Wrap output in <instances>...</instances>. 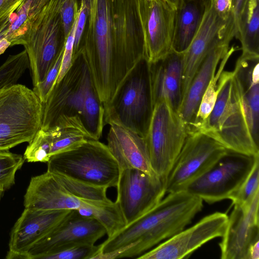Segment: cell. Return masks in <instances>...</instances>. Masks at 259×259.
Listing matches in <instances>:
<instances>
[{
    "mask_svg": "<svg viewBox=\"0 0 259 259\" xmlns=\"http://www.w3.org/2000/svg\"><path fill=\"white\" fill-rule=\"evenodd\" d=\"M41 129L72 127L88 139L99 140L105 124L104 109L82 51L43 104Z\"/></svg>",
    "mask_w": 259,
    "mask_h": 259,
    "instance_id": "1",
    "label": "cell"
},
{
    "mask_svg": "<svg viewBox=\"0 0 259 259\" xmlns=\"http://www.w3.org/2000/svg\"><path fill=\"white\" fill-rule=\"evenodd\" d=\"M203 207V200L186 190L168 193L158 204L99 245L100 253L113 252L133 244L119 256L138 258L191 223Z\"/></svg>",
    "mask_w": 259,
    "mask_h": 259,
    "instance_id": "2",
    "label": "cell"
},
{
    "mask_svg": "<svg viewBox=\"0 0 259 259\" xmlns=\"http://www.w3.org/2000/svg\"><path fill=\"white\" fill-rule=\"evenodd\" d=\"M82 52L103 106L121 82L113 38L110 0H92Z\"/></svg>",
    "mask_w": 259,
    "mask_h": 259,
    "instance_id": "3",
    "label": "cell"
},
{
    "mask_svg": "<svg viewBox=\"0 0 259 259\" xmlns=\"http://www.w3.org/2000/svg\"><path fill=\"white\" fill-rule=\"evenodd\" d=\"M213 108L196 132L215 140L227 149L238 153L259 154L245 116L240 90L233 71L224 70Z\"/></svg>",
    "mask_w": 259,
    "mask_h": 259,
    "instance_id": "4",
    "label": "cell"
},
{
    "mask_svg": "<svg viewBox=\"0 0 259 259\" xmlns=\"http://www.w3.org/2000/svg\"><path fill=\"white\" fill-rule=\"evenodd\" d=\"M103 106L105 123L120 125L145 138L154 109L150 64L146 57L130 70Z\"/></svg>",
    "mask_w": 259,
    "mask_h": 259,
    "instance_id": "5",
    "label": "cell"
},
{
    "mask_svg": "<svg viewBox=\"0 0 259 259\" xmlns=\"http://www.w3.org/2000/svg\"><path fill=\"white\" fill-rule=\"evenodd\" d=\"M47 171L96 186L116 187L120 169L107 145L88 139L80 146L52 156Z\"/></svg>",
    "mask_w": 259,
    "mask_h": 259,
    "instance_id": "6",
    "label": "cell"
},
{
    "mask_svg": "<svg viewBox=\"0 0 259 259\" xmlns=\"http://www.w3.org/2000/svg\"><path fill=\"white\" fill-rule=\"evenodd\" d=\"M44 105L32 90L16 83L0 89V150L29 143L41 129Z\"/></svg>",
    "mask_w": 259,
    "mask_h": 259,
    "instance_id": "7",
    "label": "cell"
},
{
    "mask_svg": "<svg viewBox=\"0 0 259 259\" xmlns=\"http://www.w3.org/2000/svg\"><path fill=\"white\" fill-rule=\"evenodd\" d=\"M187 135L186 125L167 102L154 105L145 139L152 168L165 184Z\"/></svg>",
    "mask_w": 259,
    "mask_h": 259,
    "instance_id": "8",
    "label": "cell"
},
{
    "mask_svg": "<svg viewBox=\"0 0 259 259\" xmlns=\"http://www.w3.org/2000/svg\"><path fill=\"white\" fill-rule=\"evenodd\" d=\"M259 154L248 155L228 150L206 172L186 189L203 201L213 203L229 199L239 189Z\"/></svg>",
    "mask_w": 259,
    "mask_h": 259,
    "instance_id": "9",
    "label": "cell"
},
{
    "mask_svg": "<svg viewBox=\"0 0 259 259\" xmlns=\"http://www.w3.org/2000/svg\"><path fill=\"white\" fill-rule=\"evenodd\" d=\"M227 151L223 145L205 134L188 133L166 180V193L185 190Z\"/></svg>",
    "mask_w": 259,
    "mask_h": 259,
    "instance_id": "10",
    "label": "cell"
},
{
    "mask_svg": "<svg viewBox=\"0 0 259 259\" xmlns=\"http://www.w3.org/2000/svg\"><path fill=\"white\" fill-rule=\"evenodd\" d=\"M113 38L121 81L146 57L138 0H110Z\"/></svg>",
    "mask_w": 259,
    "mask_h": 259,
    "instance_id": "11",
    "label": "cell"
},
{
    "mask_svg": "<svg viewBox=\"0 0 259 259\" xmlns=\"http://www.w3.org/2000/svg\"><path fill=\"white\" fill-rule=\"evenodd\" d=\"M118 206L126 225L154 208L166 194L165 183L156 174L136 168L120 171L117 185Z\"/></svg>",
    "mask_w": 259,
    "mask_h": 259,
    "instance_id": "12",
    "label": "cell"
},
{
    "mask_svg": "<svg viewBox=\"0 0 259 259\" xmlns=\"http://www.w3.org/2000/svg\"><path fill=\"white\" fill-rule=\"evenodd\" d=\"M106 234L103 225L95 219L71 210L45 237L28 252V259H42L65 248L80 244L94 245Z\"/></svg>",
    "mask_w": 259,
    "mask_h": 259,
    "instance_id": "13",
    "label": "cell"
},
{
    "mask_svg": "<svg viewBox=\"0 0 259 259\" xmlns=\"http://www.w3.org/2000/svg\"><path fill=\"white\" fill-rule=\"evenodd\" d=\"M228 215L215 212L201 219L193 226L185 229L158 244L137 258L181 259L210 240L222 237L227 224Z\"/></svg>",
    "mask_w": 259,
    "mask_h": 259,
    "instance_id": "14",
    "label": "cell"
},
{
    "mask_svg": "<svg viewBox=\"0 0 259 259\" xmlns=\"http://www.w3.org/2000/svg\"><path fill=\"white\" fill-rule=\"evenodd\" d=\"M145 56L153 63L171 50L177 9L166 0H138Z\"/></svg>",
    "mask_w": 259,
    "mask_h": 259,
    "instance_id": "15",
    "label": "cell"
},
{
    "mask_svg": "<svg viewBox=\"0 0 259 259\" xmlns=\"http://www.w3.org/2000/svg\"><path fill=\"white\" fill-rule=\"evenodd\" d=\"M235 34L233 16L224 18L215 10L212 0H206L200 27L188 49L183 52V99L205 57L229 32Z\"/></svg>",
    "mask_w": 259,
    "mask_h": 259,
    "instance_id": "16",
    "label": "cell"
},
{
    "mask_svg": "<svg viewBox=\"0 0 259 259\" xmlns=\"http://www.w3.org/2000/svg\"><path fill=\"white\" fill-rule=\"evenodd\" d=\"M62 0H50L46 8L44 34L28 52L30 74L34 87L45 78L64 49L65 35L61 15Z\"/></svg>",
    "mask_w": 259,
    "mask_h": 259,
    "instance_id": "17",
    "label": "cell"
},
{
    "mask_svg": "<svg viewBox=\"0 0 259 259\" xmlns=\"http://www.w3.org/2000/svg\"><path fill=\"white\" fill-rule=\"evenodd\" d=\"M259 194L248 204L233 205L219 243L222 259H247L250 248L259 242Z\"/></svg>",
    "mask_w": 259,
    "mask_h": 259,
    "instance_id": "18",
    "label": "cell"
},
{
    "mask_svg": "<svg viewBox=\"0 0 259 259\" xmlns=\"http://www.w3.org/2000/svg\"><path fill=\"white\" fill-rule=\"evenodd\" d=\"M71 210L25 208L11 232L9 250L6 258L28 259L29 250L59 224Z\"/></svg>",
    "mask_w": 259,
    "mask_h": 259,
    "instance_id": "19",
    "label": "cell"
},
{
    "mask_svg": "<svg viewBox=\"0 0 259 259\" xmlns=\"http://www.w3.org/2000/svg\"><path fill=\"white\" fill-rule=\"evenodd\" d=\"M97 202L81 200L71 194L52 173L32 177L24 195L25 208L45 210H75L89 208Z\"/></svg>",
    "mask_w": 259,
    "mask_h": 259,
    "instance_id": "20",
    "label": "cell"
},
{
    "mask_svg": "<svg viewBox=\"0 0 259 259\" xmlns=\"http://www.w3.org/2000/svg\"><path fill=\"white\" fill-rule=\"evenodd\" d=\"M184 53L171 50L150 64L153 102L165 101L178 112L183 100Z\"/></svg>",
    "mask_w": 259,
    "mask_h": 259,
    "instance_id": "21",
    "label": "cell"
},
{
    "mask_svg": "<svg viewBox=\"0 0 259 259\" xmlns=\"http://www.w3.org/2000/svg\"><path fill=\"white\" fill-rule=\"evenodd\" d=\"M235 37L231 31L216 44L208 53L195 73L178 113L186 125L188 133L194 121L201 98L217 67L229 50Z\"/></svg>",
    "mask_w": 259,
    "mask_h": 259,
    "instance_id": "22",
    "label": "cell"
},
{
    "mask_svg": "<svg viewBox=\"0 0 259 259\" xmlns=\"http://www.w3.org/2000/svg\"><path fill=\"white\" fill-rule=\"evenodd\" d=\"M109 125L107 146L120 171L136 168L150 175L155 174L151 167L145 139L124 126L115 123Z\"/></svg>",
    "mask_w": 259,
    "mask_h": 259,
    "instance_id": "23",
    "label": "cell"
},
{
    "mask_svg": "<svg viewBox=\"0 0 259 259\" xmlns=\"http://www.w3.org/2000/svg\"><path fill=\"white\" fill-rule=\"evenodd\" d=\"M233 72L239 86L251 136L259 147V56L241 55Z\"/></svg>",
    "mask_w": 259,
    "mask_h": 259,
    "instance_id": "24",
    "label": "cell"
},
{
    "mask_svg": "<svg viewBox=\"0 0 259 259\" xmlns=\"http://www.w3.org/2000/svg\"><path fill=\"white\" fill-rule=\"evenodd\" d=\"M206 0H183L177 9L171 50L183 53L189 47L201 24Z\"/></svg>",
    "mask_w": 259,
    "mask_h": 259,
    "instance_id": "25",
    "label": "cell"
},
{
    "mask_svg": "<svg viewBox=\"0 0 259 259\" xmlns=\"http://www.w3.org/2000/svg\"><path fill=\"white\" fill-rule=\"evenodd\" d=\"M235 37L243 55L259 56V0H249L241 13Z\"/></svg>",
    "mask_w": 259,
    "mask_h": 259,
    "instance_id": "26",
    "label": "cell"
},
{
    "mask_svg": "<svg viewBox=\"0 0 259 259\" xmlns=\"http://www.w3.org/2000/svg\"><path fill=\"white\" fill-rule=\"evenodd\" d=\"M237 50V47L232 46L221 61L218 70L211 78L203 94L194 121L188 133L197 132L211 112L220 91L219 79L220 75L223 71L229 59Z\"/></svg>",
    "mask_w": 259,
    "mask_h": 259,
    "instance_id": "27",
    "label": "cell"
},
{
    "mask_svg": "<svg viewBox=\"0 0 259 259\" xmlns=\"http://www.w3.org/2000/svg\"><path fill=\"white\" fill-rule=\"evenodd\" d=\"M48 131L51 138V157L73 149L88 140L82 132L72 127L54 126Z\"/></svg>",
    "mask_w": 259,
    "mask_h": 259,
    "instance_id": "28",
    "label": "cell"
},
{
    "mask_svg": "<svg viewBox=\"0 0 259 259\" xmlns=\"http://www.w3.org/2000/svg\"><path fill=\"white\" fill-rule=\"evenodd\" d=\"M53 174L71 194L81 200L92 202L111 201L107 196L108 188L106 187L96 186L64 176Z\"/></svg>",
    "mask_w": 259,
    "mask_h": 259,
    "instance_id": "29",
    "label": "cell"
},
{
    "mask_svg": "<svg viewBox=\"0 0 259 259\" xmlns=\"http://www.w3.org/2000/svg\"><path fill=\"white\" fill-rule=\"evenodd\" d=\"M29 68L28 58L25 52L9 57L0 66V89L17 83Z\"/></svg>",
    "mask_w": 259,
    "mask_h": 259,
    "instance_id": "30",
    "label": "cell"
},
{
    "mask_svg": "<svg viewBox=\"0 0 259 259\" xmlns=\"http://www.w3.org/2000/svg\"><path fill=\"white\" fill-rule=\"evenodd\" d=\"M24 160L21 155L12 153L9 150H0V197L15 184V174Z\"/></svg>",
    "mask_w": 259,
    "mask_h": 259,
    "instance_id": "31",
    "label": "cell"
},
{
    "mask_svg": "<svg viewBox=\"0 0 259 259\" xmlns=\"http://www.w3.org/2000/svg\"><path fill=\"white\" fill-rule=\"evenodd\" d=\"M50 149L49 132L40 129L28 143L23 157L29 162H47L51 157Z\"/></svg>",
    "mask_w": 259,
    "mask_h": 259,
    "instance_id": "32",
    "label": "cell"
},
{
    "mask_svg": "<svg viewBox=\"0 0 259 259\" xmlns=\"http://www.w3.org/2000/svg\"><path fill=\"white\" fill-rule=\"evenodd\" d=\"M259 194V161L237 191L229 199L233 205H244L249 204L255 196Z\"/></svg>",
    "mask_w": 259,
    "mask_h": 259,
    "instance_id": "33",
    "label": "cell"
},
{
    "mask_svg": "<svg viewBox=\"0 0 259 259\" xmlns=\"http://www.w3.org/2000/svg\"><path fill=\"white\" fill-rule=\"evenodd\" d=\"M99 252V245L80 244L65 248L42 259H94Z\"/></svg>",
    "mask_w": 259,
    "mask_h": 259,
    "instance_id": "34",
    "label": "cell"
},
{
    "mask_svg": "<svg viewBox=\"0 0 259 259\" xmlns=\"http://www.w3.org/2000/svg\"><path fill=\"white\" fill-rule=\"evenodd\" d=\"M91 1L80 0L74 32L72 60L82 51L83 39L90 13Z\"/></svg>",
    "mask_w": 259,
    "mask_h": 259,
    "instance_id": "35",
    "label": "cell"
},
{
    "mask_svg": "<svg viewBox=\"0 0 259 259\" xmlns=\"http://www.w3.org/2000/svg\"><path fill=\"white\" fill-rule=\"evenodd\" d=\"M64 50L61 53L55 63L48 72L44 80L37 85L34 87L32 89L42 104L46 102L56 82L61 66Z\"/></svg>",
    "mask_w": 259,
    "mask_h": 259,
    "instance_id": "36",
    "label": "cell"
},
{
    "mask_svg": "<svg viewBox=\"0 0 259 259\" xmlns=\"http://www.w3.org/2000/svg\"><path fill=\"white\" fill-rule=\"evenodd\" d=\"M80 0H62L61 15L67 37L78 17Z\"/></svg>",
    "mask_w": 259,
    "mask_h": 259,
    "instance_id": "37",
    "label": "cell"
},
{
    "mask_svg": "<svg viewBox=\"0 0 259 259\" xmlns=\"http://www.w3.org/2000/svg\"><path fill=\"white\" fill-rule=\"evenodd\" d=\"M77 18L68 34L64 47L60 72L55 83L59 82L71 66L72 62L74 32Z\"/></svg>",
    "mask_w": 259,
    "mask_h": 259,
    "instance_id": "38",
    "label": "cell"
},
{
    "mask_svg": "<svg viewBox=\"0 0 259 259\" xmlns=\"http://www.w3.org/2000/svg\"><path fill=\"white\" fill-rule=\"evenodd\" d=\"M216 12L224 18L232 16V0H212Z\"/></svg>",
    "mask_w": 259,
    "mask_h": 259,
    "instance_id": "39",
    "label": "cell"
},
{
    "mask_svg": "<svg viewBox=\"0 0 259 259\" xmlns=\"http://www.w3.org/2000/svg\"><path fill=\"white\" fill-rule=\"evenodd\" d=\"M249 0H232V13L233 18V25L235 31L240 15Z\"/></svg>",
    "mask_w": 259,
    "mask_h": 259,
    "instance_id": "40",
    "label": "cell"
},
{
    "mask_svg": "<svg viewBox=\"0 0 259 259\" xmlns=\"http://www.w3.org/2000/svg\"><path fill=\"white\" fill-rule=\"evenodd\" d=\"M26 17L27 16L26 13H23L21 14L19 16H18L17 20L12 24L11 27V29L12 30H15L18 29L25 21Z\"/></svg>",
    "mask_w": 259,
    "mask_h": 259,
    "instance_id": "41",
    "label": "cell"
},
{
    "mask_svg": "<svg viewBox=\"0 0 259 259\" xmlns=\"http://www.w3.org/2000/svg\"><path fill=\"white\" fill-rule=\"evenodd\" d=\"M10 44V42L6 39L3 38L0 40V55L5 51Z\"/></svg>",
    "mask_w": 259,
    "mask_h": 259,
    "instance_id": "42",
    "label": "cell"
},
{
    "mask_svg": "<svg viewBox=\"0 0 259 259\" xmlns=\"http://www.w3.org/2000/svg\"><path fill=\"white\" fill-rule=\"evenodd\" d=\"M170 4L177 9L182 5L183 0H166Z\"/></svg>",
    "mask_w": 259,
    "mask_h": 259,
    "instance_id": "43",
    "label": "cell"
},
{
    "mask_svg": "<svg viewBox=\"0 0 259 259\" xmlns=\"http://www.w3.org/2000/svg\"><path fill=\"white\" fill-rule=\"evenodd\" d=\"M4 0H0V6L2 4Z\"/></svg>",
    "mask_w": 259,
    "mask_h": 259,
    "instance_id": "44",
    "label": "cell"
}]
</instances>
